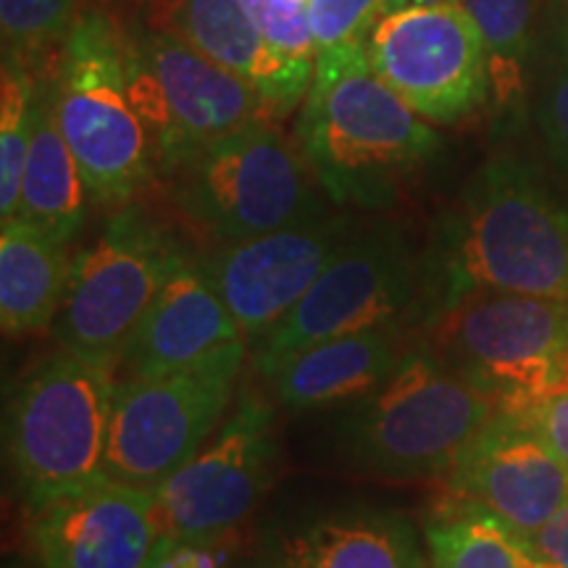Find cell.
Here are the masks:
<instances>
[{"label":"cell","instance_id":"3957f363","mask_svg":"<svg viewBox=\"0 0 568 568\" xmlns=\"http://www.w3.org/2000/svg\"><path fill=\"white\" fill-rule=\"evenodd\" d=\"M432 347L406 351L374 393L343 408L332 439L351 471L387 481L447 477L497 414Z\"/></svg>","mask_w":568,"mask_h":568},{"label":"cell","instance_id":"6da1fadb","mask_svg":"<svg viewBox=\"0 0 568 568\" xmlns=\"http://www.w3.org/2000/svg\"><path fill=\"white\" fill-rule=\"evenodd\" d=\"M479 293L568 297V205L527 159L500 153L439 211L418 258L416 318Z\"/></svg>","mask_w":568,"mask_h":568},{"label":"cell","instance_id":"d6986e66","mask_svg":"<svg viewBox=\"0 0 568 568\" xmlns=\"http://www.w3.org/2000/svg\"><path fill=\"white\" fill-rule=\"evenodd\" d=\"M395 329H372L316 343L272 376L274 395L293 414L351 406L374 393L403 358Z\"/></svg>","mask_w":568,"mask_h":568},{"label":"cell","instance_id":"ba28073f","mask_svg":"<svg viewBox=\"0 0 568 568\" xmlns=\"http://www.w3.org/2000/svg\"><path fill=\"white\" fill-rule=\"evenodd\" d=\"M124 63L130 98L151 134L161 176L224 134L282 119L255 84L172 32L124 21Z\"/></svg>","mask_w":568,"mask_h":568},{"label":"cell","instance_id":"52a82bcc","mask_svg":"<svg viewBox=\"0 0 568 568\" xmlns=\"http://www.w3.org/2000/svg\"><path fill=\"white\" fill-rule=\"evenodd\" d=\"M429 347L500 410L568 387V297L479 293L426 322Z\"/></svg>","mask_w":568,"mask_h":568},{"label":"cell","instance_id":"9a60e30c","mask_svg":"<svg viewBox=\"0 0 568 568\" xmlns=\"http://www.w3.org/2000/svg\"><path fill=\"white\" fill-rule=\"evenodd\" d=\"M447 493L529 537L568 500V471L518 414L497 410L445 477Z\"/></svg>","mask_w":568,"mask_h":568},{"label":"cell","instance_id":"30bf717a","mask_svg":"<svg viewBox=\"0 0 568 568\" xmlns=\"http://www.w3.org/2000/svg\"><path fill=\"white\" fill-rule=\"evenodd\" d=\"M418 258L408 234L387 219L358 224L303 301L253 347L272 379L305 347L343 335L395 329L416 311Z\"/></svg>","mask_w":568,"mask_h":568},{"label":"cell","instance_id":"7c38bea8","mask_svg":"<svg viewBox=\"0 0 568 568\" xmlns=\"http://www.w3.org/2000/svg\"><path fill=\"white\" fill-rule=\"evenodd\" d=\"M274 464V408L253 389H240L201 450L155 487V529L174 539L232 535L266 497Z\"/></svg>","mask_w":568,"mask_h":568},{"label":"cell","instance_id":"cb8c5ba5","mask_svg":"<svg viewBox=\"0 0 568 568\" xmlns=\"http://www.w3.org/2000/svg\"><path fill=\"white\" fill-rule=\"evenodd\" d=\"M485 40L497 101H514L535 67L545 0H460Z\"/></svg>","mask_w":568,"mask_h":568},{"label":"cell","instance_id":"4dcf8cb0","mask_svg":"<svg viewBox=\"0 0 568 568\" xmlns=\"http://www.w3.org/2000/svg\"><path fill=\"white\" fill-rule=\"evenodd\" d=\"M516 414L542 437V443L568 471V387L531 403L529 408L516 410Z\"/></svg>","mask_w":568,"mask_h":568},{"label":"cell","instance_id":"83f0119b","mask_svg":"<svg viewBox=\"0 0 568 568\" xmlns=\"http://www.w3.org/2000/svg\"><path fill=\"white\" fill-rule=\"evenodd\" d=\"M395 11V0H311L308 21L316 53L366 48L382 17Z\"/></svg>","mask_w":568,"mask_h":568},{"label":"cell","instance_id":"484cf974","mask_svg":"<svg viewBox=\"0 0 568 568\" xmlns=\"http://www.w3.org/2000/svg\"><path fill=\"white\" fill-rule=\"evenodd\" d=\"M34 109H38V71L3 59V80H0V216L3 222L19 216Z\"/></svg>","mask_w":568,"mask_h":568},{"label":"cell","instance_id":"9c48e42d","mask_svg":"<svg viewBox=\"0 0 568 568\" xmlns=\"http://www.w3.org/2000/svg\"><path fill=\"white\" fill-rule=\"evenodd\" d=\"M245 339L155 376H119L113 389L105 477L148 489L163 485L205 445L237 397Z\"/></svg>","mask_w":568,"mask_h":568},{"label":"cell","instance_id":"603a6c76","mask_svg":"<svg viewBox=\"0 0 568 568\" xmlns=\"http://www.w3.org/2000/svg\"><path fill=\"white\" fill-rule=\"evenodd\" d=\"M424 539L435 568H548L527 537L464 497L450 495L429 510Z\"/></svg>","mask_w":568,"mask_h":568},{"label":"cell","instance_id":"8fae6325","mask_svg":"<svg viewBox=\"0 0 568 568\" xmlns=\"http://www.w3.org/2000/svg\"><path fill=\"white\" fill-rule=\"evenodd\" d=\"M190 258L180 234L145 205L132 201L113 211L101 237L71 261L53 324L59 347L116 361L153 297Z\"/></svg>","mask_w":568,"mask_h":568},{"label":"cell","instance_id":"e575fe53","mask_svg":"<svg viewBox=\"0 0 568 568\" xmlns=\"http://www.w3.org/2000/svg\"><path fill=\"white\" fill-rule=\"evenodd\" d=\"M142 568H161L159 564H155V560L153 558H148V564L145 566H142Z\"/></svg>","mask_w":568,"mask_h":568},{"label":"cell","instance_id":"2e32d148","mask_svg":"<svg viewBox=\"0 0 568 568\" xmlns=\"http://www.w3.org/2000/svg\"><path fill=\"white\" fill-rule=\"evenodd\" d=\"M153 493L103 479L34 510L38 568H142L159 539Z\"/></svg>","mask_w":568,"mask_h":568},{"label":"cell","instance_id":"d6a6232c","mask_svg":"<svg viewBox=\"0 0 568 568\" xmlns=\"http://www.w3.org/2000/svg\"><path fill=\"white\" fill-rule=\"evenodd\" d=\"M408 6H460V0H395V11Z\"/></svg>","mask_w":568,"mask_h":568},{"label":"cell","instance_id":"ffe728a7","mask_svg":"<svg viewBox=\"0 0 568 568\" xmlns=\"http://www.w3.org/2000/svg\"><path fill=\"white\" fill-rule=\"evenodd\" d=\"M69 245L27 219L0 230V326L6 337L40 335L61 314L71 276Z\"/></svg>","mask_w":568,"mask_h":568},{"label":"cell","instance_id":"f1b7e54d","mask_svg":"<svg viewBox=\"0 0 568 568\" xmlns=\"http://www.w3.org/2000/svg\"><path fill=\"white\" fill-rule=\"evenodd\" d=\"M268 45L287 61L316 67V40L308 9L293 0H243Z\"/></svg>","mask_w":568,"mask_h":568},{"label":"cell","instance_id":"d590c367","mask_svg":"<svg viewBox=\"0 0 568 568\" xmlns=\"http://www.w3.org/2000/svg\"><path fill=\"white\" fill-rule=\"evenodd\" d=\"M293 3H297V6H305V9H308L311 0H293Z\"/></svg>","mask_w":568,"mask_h":568},{"label":"cell","instance_id":"836d02e7","mask_svg":"<svg viewBox=\"0 0 568 568\" xmlns=\"http://www.w3.org/2000/svg\"><path fill=\"white\" fill-rule=\"evenodd\" d=\"M264 568H297L293 560H290L287 556H284L282 560H276V564H268V566H264Z\"/></svg>","mask_w":568,"mask_h":568},{"label":"cell","instance_id":"7a4b0ae2","mask_svg":"<svg viewBox=\"0 0 568 568\" xmlns=\"http://www.w3.org/2000/svg\"><path fill=\"white\" fill-rule=\"evenodd\" d=\"M297 148L339 209L387 211L443 148L426 119L389 90L366 48L316 53L297 119Z\"/></svg>","mask_w":568,"mask_h":568},{"label":"cell","instance_id":"e0dca14e","mask_svg":"<svg viewBox=\"0 0 568 568\" xmlns=\"http://www.w3.org/2000/svg\"><path fill=\"white\" fill-rule=\"evenodd\" d=\"M140 24L176 34L205 59L255 84L282 119L308 95L316 67L276 53L243 0H140Z\"/></svg>","mask_w":568,"mask_h":568},{"label":"cell","instance_id":"ac0fdd59","mask_svg":"<svg viewBox=\"0 0 568 568\" xmlns=\"http://www.w3.org/2000/svg\"><path fill=\"white\" fill-rule=\"evenodd\" d=\"M243 339L226 303L193 255L169 276L116 358L119 376L174 372Z\"/></svg>","mask_w":568,"mask_h":568},{"label":"cell","instance_id":"277c9868","mask_svg":"<svg viewBox=\"0 0 568 568\" xmlns=\"http://www.w3.org/2000/svg\"><path fill=\"white\" fill-rule=\"evenodd\" d=\"M119 368L80 351L45 355L6 400V464L24 508L51 506L105 477V445Z\"/></svg>","mask_w":568,"mask_h":568},{"label":"cell","instance_id":"4fadbf2b","mask_svg":"<svg viewBox=\"0 0 568 568\" xmlns=\"http://www.w3.org/2000/svg\"><path fill=\"white\" fill-rule=\"evenodd\" d=\"M376 74L435 124H456L487 101L485 40L464 6H408L382 17L366 42Z\"/></svg>","mask_w":568,"mask_h":568},{"label":"cell","instance_id":"1f68e13d","mask_svg":"<svg viewBox=\"0 0 568 568\" xmlns=\"http://www.w3.org/2000/svg\"><path fill=\"white\" fill-rule=\"evenodd\" d=\"M527 539L545 566L568 568V500Z\"/></svg>","mask_w":568,"mask_h":568},{"label":"cell","instance_id":"7402d4cb","mask_svg":"<svg viewBox=\"0 0 568 568\" xmlns=\"http://www.w3.org/2000/svg\"><path fill=\"white\" fill-rule=\"evenodd\" d=\"M284 556L297 568H429L408 518L382 510L322 518Z\"/></svg>","mask_w":568,"mask_h":568},{"label":"cell","instance_id":"4316f807","mask_svg":"<svg viewBox=\"0 0 568 568\" xmlns=\"http://www.w3.org/2000/svg\"><path fill=\"white\" fill-rule=\"evenodd\" d=\"M80 13L82 0H0L3 59L32 71L53 69Z\"/></svg>","mask_w":568,"mask_h":568},{"label":"cell","instance_id":"8992f818","mask_svg":"<svg viewBox=\"0 0 568 568\" xmlns=\"http://www.w3.org/2000/svg\"><path fill=\"white\" fill-rule=\"evenodd\" d=\"M166 180L180 216L211 247L284 230L335 205L274 122L213 140Z\"/></svg>","mask_w":568,"mask_h":568},{"label":"cell","instance_id":"5b68a950","mask_svg":"<svg viewBox=\"0 0 568 568\" xmlns=\"http://www.w3.org/2000/svg\"><path fill=\"white\" fill-rule=\"evenodd\" d=\"M53 103L92 205L122 209L159 176L126 84L124 21L101 6L82 9L55 55Z\"/></svg>","mask_w":568,"mask_h":568},{"label":"cell","instance_id":"44dd1931","mask_svg":"<svg viewBox=\"0 0 568 568\" xmlns=\"http://www.w3.org/2000/svg\"><path fill=\"white\" fill-rule=\"evenodd\" d=\"M88 187L63 138L53 103V69L38 71V109L21 180L19 219L38 224L63 245L74 243L88 219Z\"/></svg>","mask_w":568,"mask_h":568},{"label":"cell","instance_id":"f546056e","mask_svg":"<svg viewBox=\"0 0 568 568\" xmlns=\"http://www.w3.org/2000/svg\"><path fill=\"white\" fill-rule=\"evenodd\" d=\"M226 537L174 539L159 535L151 558L161 568H232V548Z\"/></svg>","mask_w":568,"mask_h":568},{"label":"cell","instance_id":"5bb4252c","mask_svg":"<svg viewBox=\"0 0 568 568\" xmlns=\"http://www.w3.org/2000/svg\"><path fill=\"white\" fill-rule=\"evenodd\" d=\"M358 224L351 213L329 209L284 230L216 245L201 255L205 274L245 343H258L303 301Z\"/></svg>","mask_w":568,"mask_h":568},{"label":"cell","instance_id":"d4e9b609","mask_svg":"<svg viewBox=\"0 0 568 568\" xmlns=\"http://www.w3.org/2000/svg\"><path fill=\"white\" fill-rule=\"evenodd\" d=\"M535 116L545 151L568 176V0H545L535 53Z\"/></svg>","mask_w":568,"mask_h":568}]
</instances>
